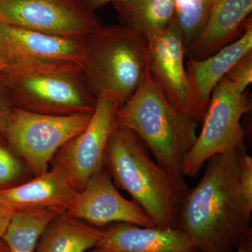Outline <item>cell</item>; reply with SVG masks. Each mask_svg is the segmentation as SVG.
<instances>
[{
    "instance_id": "1",
    "label": "cell",
    "mask_w": 252,
    "mask_h": 252,
    "mask_svg": "<svg viewBox=\"0 0 252 252\" xmlns=\"http://www.w3.org/2000/svg\"><path fill=\"white\" fill-rule=\"evenodd\" d=\"M239 153L210 158L201 180L181 205L178 228L198 252H234L243 245L251 247L252 208L240 189Z\"/></svg>"
},
{
    "instance_id": "2",
    "label": "cell",
    "mask_w": 252,
    "mask_h": 252,
    "mask_svg": "<svg viewBox=\"0 0 252 252\" xmlns=\"http://www.w3.org/2000/svg\"><path fill=\"white\" fill-rule=\"evenodd\" d=\"M103 162L117 188L130 194L156 226L178 228L188 184L183 175L154 161L147 144L134 131L117 126L107 142Z\"/></svg>"
},
{
    "instance_id": "3",
    "label": "cell",
    "mask_w": 252,
    "mask_h": 252,
    "mask_svg": "<svg viewBox=\"0 0 252 252\" xmlns=\"http://www.w3.org/2000/svg\"><path fill=\"white\" fill-rule=\"evenodd\" d=\"M84 41L86 85L96 99L104 96L121 107L148 73V41L119 23L102 25Z\"/></svg>"
},
{
    "instance_id": "4",
    "label": "cell",
    "mask_w": 252,
    "mask_h": 252,
    "mask_svg": "<svg viewBox=\"0 0 252 252\" xmlns=\"http://www.w3.org/2000/svg\"><path fill=\"white\" fill-rule=\"evenodd\" d=\"M0 81L13 105L51 115L92 114L96 98L79 64L32 62L4 65Z\"/></svg>"
},
{
    "instance_id": "5",
    "label": "cell",
    "mask_w": 252,
    "mask_h": 252,
    "mask_svg": "<svg viewBox=\"0 0 252 252\" xmlns=\"http://www.w3.org/2000/svg\"><path fill=\"white\" fill-rule=\"evenodd\" d=\"M117 124L134 131L162 166L182 175L184 162L198 137V123L169 103L149 71L130 98L119 107Z\"/></svg>"
},
{
    "instance_id": "6",
    "label": "cell",
    "mask_w": 252,
    "mask_h": 252,
    "mask_svg": "<svg viewBox=\"0 0 252 252\" xmlns=\"http://www.w3.org/2000/svg\"><path fill=\"white\" fill-rule=\"evenodd\" d=\"M92 114L51 115L13 107L0 120V135L36 177L49 170L58 151L85 129Z\"/></svg>"
},
{
    "instance_id": "7",
    "label": "cell",
    "mask_w": 252,
    "mask_h": 252,
    "mask_svg": "<svg viewBox=\"0 0 252 252\" xmlns=\"http://www.w3.org/2000/svg\"><path fill=\"white\" fill-rule=\"evenodd\" d=\"M248 90L241 92L226 77L212 92L196 142L182 167V175L194 177L210 158L227 152H245V132L241 124L250 110Z\"/></svg>"
},
{
    "instance_id": "8",
    "label": "cell",
    "mask_w": 252,
    "mask_h": 252,
    "mask_svg": "<svg viewBox=\"0 0 252 252\" xmlns=\"http://www.w3.org/2000/svg\"><path fill=\"white\" fill-rule=\"evenodd\" d=\"M0 23L79 40L102 26L85 0H0Z\"/></svg>"
},
{
    "instance_id": "9",
    "label": "cell",
    "mask_w": 252,
    "mask_h": 252,
    "mask_svg": "<svg viewBox=\"0 0 252 252\" xmlns=\"http://www.w3.org/2000/svg\"><path fill=\"white\" fill-rule=\"evenodd\" d=\"M120 106L108 97L96 99L90 122L84 130L66 142L51 160L77 192L104 167V154L109 137L117 128Z\"/></svg>"
},
{
    "instance_id": "10",
    "label": "cell",
    "mask_w": 252,
    "mask_h": 252,
    "mask_svg": "<svg viewBox=\"0 0 252 252\" xmlns=\"http://www.w3.org/2000/svg\"><path fill=\"white\" fill-rule=\"evenodd\" d=\"M66 212L73 218L97 227L114 223L156 227L138 204L121 195L104 166L77 192Z\"/></svg>"
},
{
    "instance_id": "11",
    "label": "cell",
    "mask_w": 252,
    "mask_h": 252,
    "mask_svg": "<svg viewBox=\"0 0 252 252\" xmlns=\"http://www.w3.org/2000/svg\"><path fill=\"white\" fill-rule=\"evenodd\" d=\"M252 54V16L237 40L201 61L187 56L185 61L189 96L187 116L203 124L214 89L233 66Z\"/></svg>"
},
{
    "instance_id": "12",
    "label": "cell",
    "mask_w": 252,
    "mask_h": 252,
    "mask_svg": "<svg viewBox=\"0 0 252 252\" xmlns=\"http://www.w3.org/2000/svg\"><path fill=\"white\" fill-rule=\"evenodd\" d=\"M84 40L51 35L0 23V63H73L82 65Z\"/></svg>"
},
{
    "instance_id": "13",
    "label": "cell",
    "mask_w": 252,
    "mask_h": 252,
    "mask_svg": "<svg viewBox=\"0 0 252 252\" xmlns=\"http://www.w3.org/2000/svg\"><path fill=\"white\" fill-rule=\"evenodd\" d=\"M148 44L149 75L169 103L187 116L189 89L186 47L174 18Z\"/></svg>"
},
{
    "instance_id": "14",
    "label": "cell",
    "mask_w": 252,
    "mask_h": 252,
    "mask_svg": "<svg viewBox=\"0 0 252 252\" xmlns=\"http://www.w3.org/2000/svg\"><path fill=\"white\" fill-rule=\"evenodd\" d=\"M91 252H198L189 235L180 228L142 227L114 223L102 234Z\"/></svg>"
},
{
    "instance_id": "15",
    "label": "cell",
    "mask_w": 252,
    "mask_h": 252,
    "mask_svg": "<svg viewBox=\"0 0 252 252\" xmlns=\"http://www.w3.org/2000/svg\"><path fill=\"white\" fill-rule=\"evenodd\" d=\"M252 11V0H214L205 26L187 47L186 56L201 61L237 40Z\"/></svg>"
},
{
    "instance_id": "16",
    "label": "cell",
    "mask_w": 252,
    "mask_h": 252,
    "mask_svg": "<svg viewBox=\"0 0 252 252\" xmlns=\"http://www.w3.org/2000/svg\"><path fill=\"white\" fill-rule=\"evenodd\" d=\"M77 192L58 167L27 182L0 190V204L13 214L41 209L66 212Z\"/></svg>"
},
{
    "instance_id": "17",
    "label": "cell",
    "mask_w": 252,
    "mask_h": 252,
    "mask_svg": "<svg viewBox=\"0 0 252 252\" xmlns=\"http://www.w3.org/2000/svg\"><path fill=\"white\" fill-rule=\"evenodd\" d=\"M102 228L59 214L41 235L34 252H86L99 241Z\"/></svg>"
},
{
    "instance_id": "18",
    "label": "cell",
    "mask_w": 252,
    "mask_h": 252,
    "mask_svg": "<svg viewBox=\"0 0 252 252\" xmlns=\"http://www.w3.org/2000/svg\"><path fill=\"white\" fill-rule=\"evenodd\" d=\"M111 4L120 24L147 41L162 32L175 15L173 0H120Z\"/></svg>"
},
{
    "instance_id": "19",
    "label": "cell",
    "mask_w": 252,
    "mask_h": 252,
    "mask_svg": "<svg viewBox=\"0 0 252 252\" xmlns=\"http://www.w3.org/2000/svg\"><path fill=\"white\" fill-rule=\"evenodd\" d=\"M61 212L55 209H41L12 214L1 240L9 252H34L47 225Z\"/></svg>"
},
{
    "instance_id": "20",
    "label": "cell",
    "mask_w": 252,
    "mask_h": 252,
    "mask_svg": "<svg viewBox=\"0 0 252 252\" xmlns=\"http://www.w3.org/2000/svg\"><path fill=\"white\" fill-rule=\"evenodd\" d=\"M174 21L187 47L195 39L206 23L214 0H173Z\"/></svg>"
},
{
    "instance_id": "21",
    "label": "cell",
    "mask_w": 252,
    "mask_h": 252,
    "mask_svg": "<svg viewBox=\"0 0 252 252\" xmlns=\"http://www.w3.org/2000/svg\"><path fill=\"white\" fill-rule=\"evenodd\" d=\"M24 175L23 165L18 158L0 144V185L14 183Z\"/></svg>"
},
{
    "instance_id": "22",
    "label": "cell",
    "mask_w": 252,
    "mask_h": 252,
    "mask_svg": "<svg viewBox=\"0 0 252 252\" xmlns=\"http://www.w3.org/2000/svg\"><path fill=\"white\" fill-rule=\"evenodd\" d=\"M225 77L239 91H248L252 81V54L240 60L228 71Z\"/></svg>"
},
{
    "instance_id": "23",
    "label": "cell",
    "mask_w": 252,
    "mask_h": 252,
    "mask_svg": "<svg viewBox=\"0 0 252 252\" xmlns=\"http://www.w3.org/2000/svg\"><path fill=\"white\" fill-rule=\"evenodd\" d=\"M239 182L244 198L252 208V158L246 152L239 153Z\"/></svg>"
},
{
    "instance_id": "24",
    "label": "cell",
    "mask_w": 252,
    "mask_h": 252,
    "mask_svg": "<svg viewBox=\"0 0 252 252\" xmlns=\"http://www.w3.org/2000/svg\"><path fill=\"white\" fill-rule=\"evenodd\" d=\"M13 107L14 106L10 99L9 94L0 81V120L4 118Z\"/></svg>"
},
{
    "instance_id": "25",
    "label": "cell",
    "mask_w": 252,
    "mask_h": 252,
    "mask_svg": "<svg viewBox=\"0 0 252 252\" xmlns=\"http://www.w3.org/2000/svg\"><path fill=\"white\" fill-rule=\"evenodd\" d=\"M12 214L9 209L0 204V240L6 231Z\"/></svg>"
},
{
    "instance_id": "26",
    "label": "cell",
    "mask_w": 252,
    "mask_h": 252,
    "mask_svg": "<svg viewBox=\"0 0 252 252\" xmlns=\"http://www.w3.org/2000/svg\"><path fill=\"white\" fill-rule=\"evenodd\" d=\"M120 0H85L86 4L94 11L108 4H112Z\"/></svg>"
},
{
    "instance_id": "27",
    "label": "cell",
    "mask_w": 252,
    "mask_h": 252,
    "mask_svg": "<svg viewBox=\"0 0 252 252\" xmlns=\"http://www.w3.org/2000/svg\"><path fill=\"white\" fill-rule=\"evenodd\" d=\"M251 248V247H249L248 245H243L237 249L235 252H252Z\"/></svg>"
},
{
    "instance_id": "28",
    "label": "cell",
    "mask_w": 252,
    "mask_h": 252,
    "mask_svg": "<svg viewBox=\"0 0 252 252\" xmlns=\"http://www.w3.org/2000/svg\"><path fill=\"white\" fill-rule=\"evenodd\" d=\"M0 252H9V248L3 240H0Z\"/></svg>"
},
{
    "instance_id": "29",
    "label": "cell",
    "mask_w": 252,
    "mask_h": 252,
    "mask_svg": "<svg viewBox=\"0 0 252 252\" xmlns=\"http://www.w3.org/2000/svg\"><path fill=\"white\" fill-rule=\"evenodd\" d=\"M3 69H4V66H3V64H1V63H0V72L2 71Z\"/></svg>"
}]
</instances>
